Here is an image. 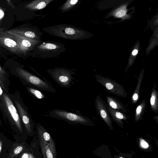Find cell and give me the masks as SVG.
<instances>
[{
    "mask_svg": "<svg viewBox=\"0 0 158 158\" xmlns=\"http://www.w3.org/2000/svg\"><path fill=\"white\" fill-rule=\"evenodd\" d=\"M37 134L44 157L56 158V154L55 143L49 134L43 127L39 126Z\"/></svg>",
    "mask_w": 158,
    "mask_h": 158,
    "instance_id": "6da1fadb",
    "label": "cell"
},
{
    "mask_svg": "<svg viewBox=\"0 0 158 158\" xmlns=\"http://www.w3.org/2000/svg\"><path fill=\"white\" fill-rule=\"evenodd\" d=\"M0 44L1 46L12 53L19 55H25L26 54V52L18 44L14 35L7 31H0Z\"/></svg>",
    "mask_w": 158,
    "mask_h": 158,
    "instance_id": "7a4b0ae2",
    "label": "cell"
},
{
    "mask_svg": "<svg viewBox=\"0 0 158 158\" xmlns=\"http://www.w3.org/2000/svg\"><path fill=\"white\" fill-rule=\"evenodd\" d=\"M2 100L3 107L6 113L20 131L22 132L21 118L12 101L5 93L2 95Z\"/></svg>",
    "mask_w": 158,
    "mask_h": 158,
    "instance_id": "3957f363",
    "label": "cell"
},
{
    "mask_svg": "<svg viewBox=\"0 0 158 158\" xmlns=\"http://www.w3.org/2000/svg\"><path fill=\"white\" fill-rule=\"evenodd\" d=\"M55 116L71 124L93 126L94 123L89 118L68 111L56 110L53 111Z\"/></svg>",
    "mask_w": 158,
    "mask_h": 158,
    "instance_id": "277c9868",
    "label": "cell"
},
{
    "mask_svg": "<svg viewBox=\"0 0 158 158\" xmlns=\"http://www.w3.org/2000/svg\"><path fill=\"white\" fill-rule=\"evenodd\" d=\"M95 106L97 111L101 118L106 123L111 131L114 129L112 119L107 105L100 96L96 97L95 100Z\"/></svg>",
    "mask_w": 158,
    "mask_h": 158,
    "instance_id": "5b68a950",
    "label": "cell"
},
{
    "mask_svg": "<svg viewBox=\"0 0 158 158\" xmlns=\"http://www.w3.org/2000/svg\"><path fill=\"white\" fill-rule=\"evenodd\" d=\"M17 73L28 82L43 89L49 90L50 87L47 82L21 68L16 69Z\"/></svg>",
    "mask_w": 158,
    "mask_h": 158,
    "instance_id": "8992f818",
    "label": "cell"
},
{
    "mask_svg": "<svg viewBox=\"0 0 158 158\" xmlns=\"http://www.w3.org/2000/svg\"><path fill=\"white\" fill-rule=\"evenodd\" d=\"M14 35L40 41V36L34 30L27 28H16L7 31Z\"/></svg>",
    "mask_w": 158,
    "mask_h": 158,
    "instance_id": "52a82bcc",
    "label": "cell"
},
{
    "mask_svg": "<svg viewBox=\"0 0 158 158\" xmlns=\"http://www.w3.org/2000/svg\"><path fill=\"white\" fill-rule=\"evenodd\" d=\"M15 102L20 116L27 131L28 133H31L32 131V126L27 112L19 102L15 101Z\"/></svg>",
    "mask_w": 158,
    "mask_h": 158,
    "instance_id": "ba28073f",
    "label": "cell"
},
{
    "mask_svg": "<svg viewBox=\"0 0 158 158\" xmlns=\"http://www.w3.org/2000/svg\"><path fill=\"white\" fill-rule=\"evenodd\" d=\"M14 36L18 44L26 52L32 51L40 42L36 40Z\"/></svg>",
    "mask_w": 158,
    "mask_h": 158,
    "instance_id": "9c48e42d",
    "label": "cell"
},
{
    "mask_svg": "<svg viewBox=\"0 0 158 158\" xmlns=\"http://www.w3.org/2000/svg\"><path fill=\"white\" fill-rule=\"evenodd\" d=\"M108 108L110 114L112 119L119 126L123 128L124 123L123 120L126 121L127 120V116L124 113L114 109L109 106Z\"/></svg>",
    "mask_w": 158,
    "mask_h": 158,
    "instance_id": "30bf717a",
    "label": "cell"
},
{
    "mask_svg": "<svg viewBox=\"0 0 158 158\" xmlns=\"http://www.w3.org/2000/svg\"><path fill=\"white\" fill-rule=\"evenodd\" d=\"M55 0H34L26 4L24 8L30 10H36L45 8Z\"/></svg>",
    "mask_w": 158,
    "mask_h": 158,
    "instance_id": "8fae6325",
    "label": "cell"
},
{
    "mask_svg": "<svg viewBox=\"0 0 158 158\" xmlns=\"http://www.w3.org/2000/svg\"><path fill=\"white\" fill-rule=\"evenodd\" d=\"M108 105L111 108L123 113L126 112V108L123 103L117 99L110 96L106 97Z\"/></svg>",
    "mask_w": 158,
    "mask_h": 158,
    "instance_id": "7c38bea8",
    "label": "cell"
},
{
    "mask_svg": "<svg viewBox=\"0 0 158 158\" xmlns=\"http://www.w3.org/2000/svg\"><path fill=\"white\" fill-rule=\"evenodd\" d=\"M158 46V27L153 31V33L150 37L145 52L148 55L156 47Z\"/></svg>",
    "mask_w": 158,
    "mask_h": 158,
    "instance_id": "4fadbf2b",
    "label": "cell"
},
{
    "mask_svg": "<svg viewBox=\"0 0 158 158\" xmlns=\"http://www.w3.org/2000/svg\"><path fill=\"white\" fill-rule=\"evenodd\" d=\"M150 103L152 110L155 112H158V92L156 89V83L152 90Z\"/></svg>",
    "mask_w": 158,
    "mask_h": 158,
    "instance_id": "5bb4252c",
    "label": "cell"
},
{
    "mask_svg": "<svg viewBox=\"0 0 158 158\" xmlns=\"http://www.w3.org/2000/svg\"><path fill=\"white\" fill-rule=\"evenodd\" d=\"M144 71V69H142L139 75L137 85L132 97L131 101L133 104L136 103L139 99V91L141 83L143 79Z\"/></svg>",
    "mask_w": 158,
    "mask_h": 158,
    "instance_id": "9a60e30c",
    "label": "cell"
},
{
    "mask_svg": "<svg viewBox=\"0 0 158 158\" xmlns=\"http://www.w3.org/2000/svg\"><path fill=\"white\" fill-rule=\"evenodd\" d=\"M60 48V46L56 43H43L38 47V50L42 52H49L56 51Z\"/></svg>",
    "mask_w": 158,
    "mask_h": 158,
    "instance_id": "2e32d148",
    "label": "cell"
},
{
    "mask_svg": "<svg viewBox=\"0 0 158 158\" xmlns=\"http://www.w3.org/2000/svg\"><path fill=\"white\" fill-rule=\"evenodd\" d=\"M140 48V43L139 40H137L135 43L131 53L129 64L130 66L134 63V61L139 54Z\"/></svg>",
    "mask_w": 158,
    "mask_h": 158,
    "instance_id": "e0dca14e",
    "label": "cell"
},
{
    "mask_svg": "<svg viewBox=\"0 0 158 158\" xmlns=\"http://www.w3.org/2000/svg\"><path fill=\"white\" fill-rule=\"evenodd\" d=\"M146 101L143 100L140 104L136 108L135 116V121L138 122L141 119L146 106Z\"/></svg>",
    "mask_w": 158,
    "mask_h": 158,
    "instance_id": "ac0fdd59",
    "label": "cell"
},
{
    "mask_svg": "<svg viewBox=\"0 0 158 158\" xmlns=\"http://www.w3.org/2000/svg\"><path fill=\"white\" fill-rule=\"evenodd\" d=\"M28 90L35 96L39 99H42L44 98V95L40 91L31 88H28Z\"/></svg>",
    "mask_w": 158,
    "mask_h": 158,
    "instance_id": "d6986e66",
    "label": "cell"
},
{
    "mask_svg": "<svg viewBox=\"0 0 158 158\" xmlns=\"http://www.w3.org/2000/svg\"><path fill=\"white\" fill-rule=\"evenodd\" d=\"M54 78L58 82L59 81L60 83H65L68 81L69 80L68 78L65 76L60 75L59 76L56 74H54Z\"/></svg>",
    "mask_w": 158,
    "mask_h": 158,
    "instance_id": "ffe728a7",
    "label": "cell"
},
{
    "mask_svg": "<svg viewBox=\"0 0 158 158\" xmlns=\"http://www.w3.org/2000/svg\"><path fill=\"white\" fill-rule=\"evenodd\" d=\"M158 27V12L154 16L153 20L151 24L150 27L154 31L155 29Z\"/></svg>",
    "mask_w": 158,
    "mask_h": 158,
    "instance_id": "44dd1931",
    "label": "cell"
},
{
    "mask_svg": "<svg viewBox=\"0 0 158 158\" xmlns=\"http://www.w3.org/2000/svg\"><path fill=\"white\" fill-rule=\"evenodd\" d=\"M139 144L140 147L144 149H147L149 147L148 143L145 140L141 138L139 139Z\"/></svg>",
    "mask_w": 158,
    "mask_h": 158,
    "instance_id": "7402d4cb",
    "label": "cell"
},
{
    "mask_svg": "<svg viewBox=\"0 0 158 158\" xmlns=\"http://www.w3.org/2000/svg\"><path fill=\"white\" fill-rule=\"evenodd\" d=\"M23 149V147L22 145H19L17 146L14 149L12 156L11 157H12V156H16L19 154L22 151Z\"/></svg>",
    "mask_w": 158,
    "mask_h": 158,
    "instance_id": "603a6c76",
    "label": "cell"
},
{
    "mask_svg": "<svg viewBox=\"0 0 158 158\" xmlns=\"http://www.w3.org/2000/svg\"><path fill=\"white\" fill-rule=\"evenodd\" d=\"M105 86L108 90L111 91L112 93L115 94L114 91V87L113 84L110 83H107L105 85Z\"/></svg>",
    "mask_w": 158,
    "mask_h": 158,
    "instance_id": "cb8c5ba5",
    "label": "cell"
},
{
    "mask_svg": "<svg viewBox=\"0 0 158 158\" xmlns=\"http://www.w3.org/2000/svg\"><path fill=\"white\" fill-rule=\"evenodd\" d=\"M126 13V11L125 9H122L118 11L116 14V16L118 18H120L125 15Z\"/></svg>",
    "mask_w": 158,
    "mask_h": 158,
    "instance_id": "d4e9b609",
    "label": "cell"
},
{
    "mask_svg": "<svg viewBox=\"0 0 158 158\" xmlns=\"http://www.w3.org/2000/svg\"><path fill=\"white\" fill-rule=\"evenodd\" d=\"M21 158H31L34 157L32 156L27 153H25L23 154L22 156L21 157Z\"/></svg>",
    "mask_w": 158,
    "mask_h": 158,
    "instance_id": "484cf974",
    "label": "cell"
},
{
    "mask_svg": "<svg viewBox=\"0 0 158 158\" xmlns=\"http://www.w3.org/2000/svg\"><path fill=\"white\" fill-rule=\"evenodd\" d=\"M78 0H71L70 3L71 5H74L78 1Z\"/></svg>",
    "mask_w": 158,
    "mask_h": 158,
    "instance_id": "4316f807",
    "label": "cell"
},
{
    "mask_svg": "<svg viewBox=\"0 0 158 158\" xmlns=\"http://www.w3.org/2000/svg\"><path fill=\"white\" fill-rule=\"evenodd\" d=\"M2 140L1 139L0 141V153H1V152L2 150Z\"/></svg>",
    "mask_w": 158,
    "mask_h": 158,
    "instance_id": "83f0119b",
    "label": "cell"
},
{
    "mask_svg": "<svg viewBox=\"0 0 158 158\" xmlns=\"http://www.w3.org/2000/svg\"><path fill=\"white\" fill-rule=\"evenodd\" d=\"M153 119L158 123V115L156 116L153 117Z\"/></svg>",
    "mask_w": 158,
    "mask_h": 158,
    "instance_id": "f1b7e54d",
    "label": "cell"
},
{
    "mask_svg": "<svg viewBox=\"0 0 158 158\" xmlns=\"http://www.w3.org/2000/svg\"><path fill=\"white\" fill-rule=\"evenodd\" d=\"M0 95L1 96L2 94L3 91L2 89L1 86H0Z\"/></svg>",
    "mask_w": 158,
    "mask_h": 158,
    "instance_id": "f546056e",
    "label": "cell"
}]
</instances>
